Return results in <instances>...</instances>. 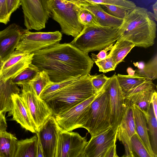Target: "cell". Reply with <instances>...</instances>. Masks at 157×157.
Masks as SVG:
<instances>
[{"mask_svg":"<svg viewBox=\"0 0 157 157\" xmlns=\"http://www.w3.org/2000/svg\"><path fill=\"white\" fill-rule=\"evenodd\" d=\"M32 63L59 82L89 74L94 61L69 43H59L34 52Z\"/></svg>","mask_w":157,"mask_h":157,"instance_id":"6da1fadb","label":"cell"},{"mask_svg":"<svg viewBox=\"0 0 157 157\" xmlns=\"http://www.w3.org/2000/svg\"><path fill=\"white\" fill-rule=\"evenodd\" d=\"M151 13L145 8L136 6L123 19L118 28V38L131 42L135 46L146 48L152 46L157 25Z\"/></svg>","mask_w":157,"mask_h":157,"instance_id":"7a4b0ae2","label":"cell"},{"mask_svg":"<svg viewBox=\"0 0 157 157\" xmlns=\"http://www.w3.org/2000/svg\"><path fill=\"white\" fill-rule=\"evenodd\" d=\"M91 76L89 74L81 76L41 98L51 109L53 115L62 113L98 93L92 85Z\"/></svg>","mask_w":157,"mask_h":157,"instance_id":"3957f363","label":"cell"},{"mask_svg":"<svg viewBox=\"0 0 157 157\" xmlns=\"http://www.w3.org/2000/svg\"><path fill=\"white\" fill-rule=\"evenodd\" d=\"M118 28L100 26H84L80 33L70 44L88 53L101 51L116 41Z\"/></svg>","mask_w":157,"mask_h":157,"instance_id":"277c9868","label":"cell"},{"mask_svg":"<svg viewBox=\"0 0 157 157\" xmlns=\"http://www.w3.org/2000/svg\"><path fill=\"white\" fill-rule=\"evenodd\" d=\"M108 80L90 104L86 121L82 127L88 131L91 137L111 127L109 96L107 89Z\"/></svg>","mask_w":157,"mask_h":157,"instance_id":"5b68a950","label":"cell"},{"mask_svg":"<svg viewBox=\"0 0 157 157\" xmlns=\"http://www.w3.org/2000/svg\"><path fill=\"white\" fill-rule=\"evenodd\" d=\"M49 6L51 15L60 25L61 32L76 37L84 27L78 19L82 6L64 0H50Z\"/></svg>","mask_w":157,"mask_h":157,"instance_id":"8992f818","label":"cell"},{"mask_svg":"<svg viewBox=\"0 0 157 157\" xmlns=\"http://www.w3.org/2000/svg\"><path fill=\"white\" fill-rule=\"evenodd\" d=\"M19 86L21 88L19 94L28 109L37 132L53 115L52 111L45 101L37 96L30 82Z\"/></svg>","mask_w":157,"mask_h":157,"instance_id":"52a82bcc","label":"cell"},{"mask_svg":"<svg viewBox=\"0 0 157 157\" xmlns=\"http://www.w3.org/2000/svg\"><path fill=\"white\" fill-rule=\"evenodd\" d=\"M50 0H21L26 29L40 30L45 27L51 17Z\"/></svg>","mask_w":157,"mask_h":157,"instance_id":"ba28073f","label":"cell"},{"mask_svg":"<svg viewBox=\"0 0 157 157\" xmlns=\"http://www.w3.org/2000/svg\"><path fill=\"white\" fill-rule=\"evenodd\" d=\"M62 34L58 31L48 32H32L25 29L15 50L32 53L59 43Z\"/></svg>","mask_w":157,"mask_h":157,"instance_id":"9c48e42d","label":"cell"},{"mask_svg":"<svg viewBox=\"0 0 157 157\" xmlns=\"http://www.w3.org/2000/svg\"><path fill=\"white\" fill-rule=\"evenodd\" d=\"M98 93L65 112L54 116L61 131H72L82 128L86 121L90 104Z\"/></svg>","mask_w":157,"mask_h":157,"instance_id":"30bf717a","label":"cell"},{"mask_svg":"<svg viewBox=\"0 0 157 157\" xmlns=\"http://www.w3.org/2000/svg\"><path fill=\"white\" fill-rule=\"evenodd\" d=\"M88 142L85 137L78 132L60 130L55 157H82Z\"/></svg>","mask_w":157,"mask_h":157,"instance_id":"8fae6325","label":"cell"},{"mask_svg":"<svg viewBox=\"0 0 157 157\" xmlns=\"http://www.w3.org/2000/svg\"><path fill=\"white\" fill-rule=\"evenodd\" d=\"M107 89L109 96L111 127L117 130L120 126L126 108V99L115 74L108 81Z\"/></svg>","mask_w":157,"mask_h":157,"instance_id":"7c38bea8","label":"cell"},{"mask_svg":"<svg viewBox=\"0 0 157 157\" xmlns=\"http://www.w3.org/2000/svg\"><path fill=\"white\" fill-rule=\"evenodd\" d=\"M117 129L112 127L91 137L84 150L82 157H105L110 147L116 144Z\"/></svg>","mask_w":157,"mask_h":157,"instance_id":"4fadbf2b","label":"cell"},{"mask_svg":"<svg viewBox=\"0 0 157 157\" xmlns=\"http://www.w3.org/2000/svg\"><path fill=\"white\" fill-rule=\"evenodd\" d=\"M34 53L15 50L0 67V80L6 81L13 78L32 63Z\"/></svg>","mask_w":157,"mask_h":157,"instance_id":"5bb4252c","label":"cell"},{"mask_svg":"<svg viewBox=\"0 0 157 157\" xmlns=\"http://www.w3.org/2000/svg\"><path fill=\"white\" fill-rule=\"evenodd\" d=\"M60 130L52 115L36 133L39 137L45 157H55L58 135Z\"/></svg>","mask_w":157,"mask_h":157,"instance_id":"9a60e30c","label":"cell"},{"mask_svg":"<svg viewBox=\"0 0 157 157\" xmlns=\"http://www.w3.org/2000/svg\"><path fill=\"white\" fill-rule=\"evenodd\" d=\"M24 30L13 23L0 31V56L2 62L15 51Z\"/></svg>","mask_w":157,"mask_h":157,"instance_id":"2e32d148","label":"cell"},{"mask_svg":"<svg viewBox=\"0 0 157 157\" xmlns=\"http://www.w3.org/2000/svg\"><path fill=\"white\" fill-rule=\"evenodd\" d=\"M13 105L9 116H13V120L20 124L22 127L32 133L37 132L34 122L28 109L19 94L12 96Z\"/></svg>","mask_w":157,"mask_h":157,"instance_id":"e0dca14e","label":"cell"},{"mask_svg":"<svg viewBox=\"0 0 157 157\" xmlns=\"http://www.w3.org/2000/svg\"><path fill=\"white\" fill-rule=\"evenodd\" d=\"M131 104L136 133L151 157H156L151 146L145 116L137 105L134 104Z\"/></svg>","mask_w":157,"mask_h":157,"instance_id":"ac0fdd59","label":"cell"},{"mask_svg":"<svg viewBox=\"0 0 157 157\" xmlns=\"http://www.w3.org/2000/svg\"><path fill=\"white\" fill-rule=\"evenodd\" d=\"M11 79L6 81L0 80V111L6 113L12 109V96L20 94V90Z\"/></svg>","mask_w":157,"mask_h":157,"instance_id":"d6986e66","label":"cell"},{"mask_svg":"<svg viewBox=\"0 0 157 157\" xmlns=\"http://www.w3.org/2000/svg\"><path fill=\"white\" fill-rule=\"evenodd\" d=\"M82 7L93 14L101 26L118 28L122 22L123 19L108 14L103 9L100 4H90Z\"/></svg>","mask_w":157,"mask_h":157,"instance_id":"ffe728a7","label":"cell"},{"mask_svg":"<svg viewBox=\"0 0 157 157\" xmlns=\"http://www.w3.org/2000/svg\"><path fill=\"white\" fill-rule=\"evenodd\" d=\"M155 87L142 90L125 97L132 104L136 105L147 117L149 114L152 94Z\"/></svg>","mask_w":157,"mask_h":157,"instance_id":"44dd1931","label":"cell"},{"mask_svg":"<svg viewBox=\"0 0 157 157\" xmlns=\"http://www.w3.org/2000/svg\"><path fill=\"white\" fill-rule=\"evenodd\" d=\"M117 40L109 54L116 66L135 46L133 43L125 39L118 38Z\"/></svg>","mask_w":157,"mask_h":157,"instance_id":"7402d4cb","label":"cell"},{"mask_svg":"<svg viewBox=\"0 0 157 157\" xmlns=\"http://www.w3.org/2000/svg\"><path fill=\"white\" fill-rule=\"evenodd\" d=\"M17 141L10 133L6 131L0 133V157H14Z\"/></svg>","mask_w":157,"mask_h":157,"instance_id":"603a6c76","label":"cell"},{"mask_svg":"<svg viewBox=\"0 0 157 157\" xmlns=\"http://www.w3.org/2000/svg\"><path fill=\"white\" fill-rule=\"evenodd\" d=\"M36 135L30 138L18 140L14 157H36Z\"/></svg>","mask_w":157,"mask_h":157,"instance_id":"cb8c5ba5","label":"cell"},{"mask_svg":"<svg viewBox=\"0 0 157 157\" xmlns=\"http://www.w3.org/2000/svg\"><path fill=\"white\" fill-rule=\"evenodd\" d=\"M126 108L119 126L126 132L129 137L136 133L132 105L130 101L126 99Z\"/></svg>","mask_w":157,"mask_h":157,"instance_id":"d4e9b609","label":"cell"},{"mask_svg":"<svg viewBox=\"0 0 157 157\" xmlns=\"http://www.w3.org/2000/svg\"><path fill=\"white\" fill-rule=\"evenodd\" d=\"M148 125L150 143L152 151L157 157V119L151 103L148 116L146 118Z\"/></svg>","mask_w":157,"mask_h":157,"instance_id":"484cf974","label":"cell"},{"mask_svg":"<svg viewBox=\"0 0 157 157\" xmlns=\"http://www.w3.org/2000/svg\"><path fill=\"white\" fill-rule=\"evenodd\" d=\"M117 76L119 84L124 93L135 88L147 79L144 77L135 74L131 76L118 74Z\"/></svg>","mask_w":157,"mask_h":157,"instance_id":"4316f807","label":"cell"},{"mask_svg":"<svg viewBox=\"0 0 157 157\" xmlns=\"http://www.w3.org/2000/svg\"><path fill=\"white\" fill-rule=\"evenodd\" d=\"M38 68L32 63L17 75L11 78L13 83L18 86L29 82L39 71Z\"/></svg>","mask_w":157,"mask_h":157,"instance_id":"83f0119b","label":"cell"},{"mask_svg":"<svg viewBox=\"0 0 157 157\" xmlns=\"http://www.w3.org/2000/svg\"><path fill=\"white\" fill-rule=\"evenodd\" d=\"M135 75L144 77L151 80L156 79L157 78V55L156 53L152 59L146 64L142 69H138Z\"/></svg>","mask_w":157,"mask_h":157,"instance_id":"f1b7e54d","label":"cell"},{"mask_svg":"<svg viewBox=\"0 0 157 157\" xmlns=\"http://www.w3.org/2000/svg\"><path fill=\"white\" fill-rule=\"evenodd\" d=\"M29 82L36 94L39 97L43 90L51 81L47 73L42 71H39Z\"/></svg>","mask_w":157,"mask_h":157,"instance_id":"f546056e","label":"cell"},{"mask_svg":"<svg viewBox=\"0 0 157 157\" xmlns=\"http://www.w3.org/2000/svg\"><path fill=\"white\" fill-rule=\"evenodd\" d=\"M91 4H107L124 9L129 13L136 6L133 2L128 0H84Z\"/></svg>","mask_w":157,"mask_h":157,"instance_id":"4dcf8cb0","label":"cell"},{"mask_svg":"<svg viewBox=\"0 0 157 157\" xmlns=\"http://www.w3.org/2000/svg\"><path fill=\"white\" fill-rule=\"evenodd\" d=\"M132 149L135 156L139 157H151L137 133L131 137Z\"/></svg>","mask_w":157,"mask_h":157,"instance_id":"1f68e13d","label":"cell"},{"mask_svg":"<svg viewBox=\"0 0 157 157\" xmlns=\"http://www.w3.org/2000/svg\"><path fill=\"white\" fill-rule=\"evenodd\" d=\"M79 78H71L59 82L51 81L43 90L39 98L41 99L45 96L59 90L72 82Z\"/></svg>","mask_w":157,"mask_h":157,"instance_id":"d6a6232c","label":"cell"},{"mask_svg":"<svg viewBox=\"0 0 157 157\" xmlns=\"http://www.w3.org/2000/svg\"><path fill=\"white\" fill-rule=\"evenodd\" d=\"M121 141L124 147L125 154L124 156L134 157L135 156L132 149L130 139L127 133L120 126L117 129V139Z\"/></svg>","mask_w":157,"mask_h":157,"instance_id":"836d02e7","label":"cell"},{"mask_svg":"<svg viewBox=\"0 0 157 157\" xmlns=\"http://www.w3.org/2000/svg\"><path fill=\"white\" fill-rule=\"evenodd\" d=\"M79 22L84 26H100L93 14L82 6L78 16Z\"/></svg>","mask_w":157,"mask_h":157,"instance_id":"e575fe53","label":"cell"},{"mask_svg":"<svg viewBox=\"0 0 157 157\" xmlns=\"http://www.w3.org/2000/svg\"><path fill=\"white\" fill-rule=\"evenodd\" d=\"M103 9L110 15L123 19L129 13L127 10L120 7L107 4H100Z\"/></svg>","mask_w":157,"mask_h":157,"instance_id":"d590c367","label":"cell"},{"mask_svg":"<svg viewBox=\"0 0 157 157\" xmlns=\"http://www.w3.org/2000/svg\"><path fill=\"white\" fill-rule=\"evenodd\" d=\"M94 62L98 67L99 71L104 73L115 70L117 67L109 54L105 59Z\"/></svg>","mask_w":157,"mask_h":157,"instance_id":"8d00e7d4","label":"cell"},{"mask_svg":"<svg viewBox=\"0 0 157 157\" xmlns=\"http://www.w3.org/2000/svg\"><path fill=\"white\" fill-rule=\"evenodd\" d=\"M110 78L106 76L103 74L91 76V81L92 85L97 93L102 90L104 86Z\"/></svg>","mask_w":157,"mask_h":157,"instance_id":"74e56055","label":"cell"},{"mask_svg":"<svg viewBox=\"0 0 157 157\" xmlns=\"http://www.w3.org/2000/svg\"><path fill=\"white\" fill-rule=\"evenodd\" d=\"M10 17L7 13L6 0H0V23L6 24Z\"/></svg>","mask_w":157,"mask_h":157,"instance_id":"f35d334b","label":"cell"},{"mask_svg":"<svg viewBox=\"0 0 157 157\" xmlns=\"http://www.w3.org/2000/svg\"><path fill=\"white\" fill-rule=\"evenodd\" d=\"M114 45V43H112L100 51L96 55L92 53L91 55V59L94 61L101 60L105 58L109 54L110 51L112 49Z\"/></svg>","mask_w":157,"mask_h":157,"instance_id":"ab89813d","label":"cell"},{"mask_svg":"<svg viewBox=\"0 0 157 157\" xmlns=\"http://www.w3.org/2000/svg\"><path fill=\"white\" fill-rule=\"evenodd\" d=\"M7 13L10 17L12 13L21 5V0H6Z\"/></svg>","mask_w":157,"mask_h":157,"instance_id":"60d3db41","label":"cell"},{"mask_svg":"<svg viewBox=\"0 0 157 157\" xmlns=\"http://www.w3.org/2000/svg\"><path fill=\"white\" fill-rule=\"evenodd\" d=\"M7 124L3 113L0 111V133L6 132Z\"/></svg>","mask_w":157,"mask_h":157,"instance_id":"b9f144b4","label":"cell"},{"mask_svg":"<svg viewBox=\"0 0 157 157\" xmlns=\"http://www.w3.org/2000/svg\"><path fill=\"white\" fill-rule=\"evenodd\" d=\"M37 137L36 144V157H45L43 148L38 135L36 133Z\"/></svg>","mask_w":157,"mask_h":157,"instance_id":"7bdbcfd3","label":"cell"},{"mask_svg":"<svg viewBox=\"0 0 157 157\" xmlns=\"http://www.w3.org/2000/svg\"><path fill=\"white\" fill-rule=\"evenodd\" d=\"M151 103L153 107L155 117L157 119V93L155 90L152 94Z\"/></svg>","mask_w":157,"mask_h":157,"instance_id":"ee69618b","label":"cell"},{"mask_svg":"<svg viewBox=\"0 0 157 157\" xmlns=\"http://www.w3.org/2000/svg\"><path fill=\"white\" fill-rule=\"evenodd\" d=\"M116 151V144L109 147L107 150L105 157H117Z\"/></svg>","mask_w":157,"mask_h":157,"instance_id":"f6af8a7d","label":"cell"},{"mask_svg":"<svg viewBox=\"0 0 157 157\" xmlns=\"http://www.w3.org/2000/svg\"><path fill=\"white\" fill-rule=\"evenodd\" d=\"M70 2L75 3L81 6H83L87 5L90 4L88 2L83 1L82 0H64Z\"/></svg>","mask_w":157,"mask_h":157,"instance_id":"bcb514c9","label":"cell"},{"mask_svg":"<svg viewBox=\"0 0 157 157\" xmlns=\"http://www.w3.org/2000/svg\"><path fill=\"white\" fill-rule=\"evenodd\" d=\"M152 8L154 12V16L155 20L157 21V1L152 6Z\"/></svg>","mask_w":157,"mask_h":157,"instance_id":"7dc6e473","label":"cell"},{"mask_svg":"<svg viewBox=\"0 0 157 157\" xmlns=\"http://www.w3.org/2000/svg\"><path fill=\"white\" fill-rule=\"evenodd\" d=\"M134 65L138 67V69H142L144 67L145 64L143 62H136V63H134Z\"/></svg>","mask_w":157,"mask_h":157,"instance_id":"c3c4849f","label":"cell"},{"mask_svg":"<svg viewBox=\"0 0 157 157\" xmlns=\"http://www.w3.org/2000/svg\"><path fill=\"white\" fill-rule=\"evenodd\" d=\"M127 71L128 73V75L131 76H133L135 75V71H133V69L129 67L127 69Z\"/></svg>","mask_w":157,"mask_h":157,"instance_id":"681fc988","label":"cell"},{"mask_svg":"<svg viewBox=\"0 0 157 157\" xmlns=\"http://www.w3.org/2000/svg\"><path fill=\"white\" fill-rule=\"evenodd\" d=\"M2 60L1 59V57L0 56V67L2 65Z\"/></svg>","mask_w":157,"mask_h":157,"instance_id":"f907efd6","label":"cell"},{"mask_svg":"<svg viewBox=\"0 0 157 157\" xmlns=\"http://www.w3.org/2000/svg\"><path fill=\"white\" fill-rule=\"evenodd\" d=\"M83 0V1H84V0Z\"/></svg>","mask_w":157,"mask_h":157,"instance_id":"816d5d0a","label":"cell"}]
</instances>
